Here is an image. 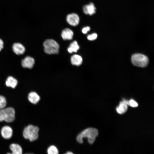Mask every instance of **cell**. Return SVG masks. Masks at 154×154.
<instances>
[{
  "label": "cell",
  "instance_id": "obj_19",
  "mask_svg": "<svg viewBox=\"0 0 154 154\" xmlns=\"http://www.w3.org/2000/svg\"><path fill=\"white\" fill-rule=\"evenodd\" d=\"M7 104L6 100L3 96L0 95V110L5 108Z\"/></svg>",
  "mask_w": 154,
  "mask_h": 154
},
{
  "label": "cell",
  "instance_id": "obj_8",
  "mask_svg": "<svg viewBox=\"0 0 154 154\" xmlns=\"http://www.w3.org/2000/svg\"><path fill=\"white\" fill-rule=\"evenodd\" d=\"M1 134L2 137L4 139H10L13 135V131L11 127L9 126L3 127L1 130Z\"/></svg>",
  "mask_w": 154,
  "mask_h": 154
},
{
  "label": "cell",
  "instance_id": "obj_9",
  "mask_svg": "<svg viewBox=\"0 0 154 154\" xmlns=\"http://www.w3.org/2000/svg\"><path fill=\"white\" fill-rule=\"evenodd\" d=\"M12 48L14 53L18 55L23 54L25 51L24 46L19 43H14L12 46Z\"/></svg>",
  "mask_w": 154,
  "mask_h": 154
},
{
  "label": "cell",
  "instance_id": "obj_6",
  "mask_svg": "<svg viewBox=\"0 0 154 154\" xmlns=\"http://www.w3.org/2000/svg\"><path fill=\"white\" fill-rule=\"evenodd\" d=\"M66 19L67 22L69 25L73 26H76L78 25L80 21L78 16L75 13L68 15Z\"/></svg>",
  "mask_w": 154,
  "mask_h": 154
},
{
  "label": "cell",
  "instance_id": "obj_3",
  "mask_svg": "<svg viewBox=\"0 0 154 154\" xmlns=\"http://www.w3.org/2000/svg\"><path fill=\"white\" fill-rule=\"evenodd\" d=\"M15 112L12 107H8L0 110V122L3 121L11 123L15 119Z\"/></svg>",
  "mask_w": 154,
  "mask_h": 154
},
{
  "label": "cell",
  "instance_id": "obj_15",
  "mask_svg": "<svg viewBox=\"0 0 154 154\" xmlns=\"http://www.w3.org/2000/svg\"><path fill=\"white\" fill-rule=\"evenodd\" d=\"M127 109V105L123 101L121 102L119 105L116 108L117 112L121 114L125 113Z\"/></svg>",
  "mask_w": 154,
  "mask_h": 154
},
{
  "label": "cell",
  "instance_id": "obj_13",
  "mask_svg": "<svg viewBox=\"0 0 154 154\" xmlns=\"http://www.w3.org/2000/svg\"><path fill=\"white\" fill-rule=\"evenodd\" d=\"M17 84V80L12 76H8L5 81V84L7 86L13 88H15Z\"/></svg>",
  "mask_w": 154,
  "mask_h": 154
},
{
  "label": "cell",
  "instance_id": "obj_2",
  "mask_svg": "<svg viewBox=\"0 0 154 154\" xmlns=\"http://www.w3.org/2000/svg\"><path fill=\"white\" fill-rule=\"evenodd\" d=\"M39 129L38 127L29 125L25 127L23 132V135L26 139L32 142L36 140L38 137Z\"/></svg>",
  "mask_w": 154,
  "mask_h": 154
},
{
  "label": "cell",
  "instance_id": "obj_23",
  "mask_svg": "<svg viewBox=\"0 0 154 154\" xmlns=\"http://www.w3.org/2000/svg\"><path fill=\"white\" fill-rule=\"evenodd\" d=\"M3 44L4 43L3 41L0 38V51L3 48Z\"/></svg>",
  "mask_w": 154,
  "mask_h": 154
},
{
  "label": "cell",
  "instance_id": "obj_16",
  "mask_svg": "<svg viewBox=\"0 0 154 154\" xmlns=\"http://www.w3.org/2000/svg\"><path fill=\"white\" fill-rule=\"evenodd\" d=\"M10 148L14 154H21L22 153V149L21 146L17 144L12 143L10 145Z\"/></svg>",
  "mask_w": 154,
  "mask_h": 154
},
{
  "label": "cell",
  "instance_id": "obj_10",
  "mask_svg": "<svg viewBox=\"0 0 154 154\" xmlns=\"http://www.w3.org/2000/svg\"><path fill=\"white\" fill-rule=\"evenodd\" d=\"M84 13L86 15H92L96 12V8L92 3L85 5L83 7Z\"/></svg>",
  "mask_w": 154,
  "mask_h": 154
},
{
  "label": "cell",
  "instance_id": "obj_1",
  "mask_svg": "<svg viewBox=\"0 0 154 154\" xmlns=\"http://www.w3.org/2000/svg\"><path fill=\"white\" fill-rule=\"evenodd\" d=\"M98 134V132L97 129L94 128H88L79 134L77 137L76 140L78 143H83V139L87 138L89 143L92 144Z\"/></svg>",
  "mask_w": 154,
  "mask_h": 154
},
{
  "label": "cell",
  "instance_id": "obj_18",
  "mask_svg": "<svg viewBox=\"0 0 154 154\" xmlns=\"http://www.w3.org/2000/svg\"><path fill=\"white\" fill-rule=\"evenodd\" d=\"M47 153L49 154H58V150L57 148L54 145H51L47 149Z\"/></svg>",
  "mask_w": 154,
  "mask_h": 154
},
{
  "label": "cell",
  "instance_id": "obj_12",
  "mask_svg": "<svg viewBox=\"0 0 154 154\" xmlns=\"http://www.w3.org/2000/svg\"><path fill=\"white\" fill-rule=\"evenodd\" d=\"M28 98L29 102L33 104H36L39 101L40 97L35 92H32L28 94Z\"/></svg>",
  "mask_w": 154,
  "mask_h": 154
},
{
  "label": "cell",
  "instance_id": "obj_24",
  "mask_svg": "<svg viewBox=\"0 0 154 154\" xmlns=\"http://www.w3.org/2000/svg\"><path fill=\"white\" fill-rule=\"evenodd\" d=\"M66 154H72L73 153L71 151H68L66 153Z\"/></svg>",
  "mask_w": 154,
  "mask_h": 154
},
{
  "label": "cell",
  "instance_id": "obj_17",
  "mask_svg": "<svg viewBox=\"0 0 154 154\" xmlns=\"http://www.w3.org/2000/svg\"><path fill=\"white\" fill-rule=\"evenodd\" d=\"M79 48L77 42L74 41L70 44L68 48V51L70 53L76 52L79 49Z\"/></svg>",
  "mask_w": 154,
  "mask_h": 154
},
{
  "label": "cell",
  "instance_id": "obj_21",
  "mask_svg": "<svg viewBox=\"0 0 154 154\" xmlns=\"http://www.w3.org/2000/svg\"><path fill=\"white\" fill-rule=\"evenodd\" d=\"M128 105L133 107H136L138 106V103L134 100L131 99L128 101Z\"/></svg>",
  "mask_w": 154,
  "mask_h": 154
},
{
  "label": "cell",
  "instance_id": "obj_4",
  "mask_svg": "<svg viewBox=\"0 0 154 154\" xmlns=\"http://www.w3.org/2000/svg\"><path fill=\"white\" fill-rule=\"evenodd\" d=\"M43 46L44 52L47 54H56L58 52L59 45L53 39H48L45 40Z\"/></svg>",
  "mask_w": 154,
  "mask_h": 154
},
{
  "label": "cell",
  "instance_id": "obj_14",
  "mask_svg": "<svg viewBox=\"0 0 154 154\" xmlns=\"http://www.w3.org/2000/svg\"><path fill=\"white\" fill-rule=\"evenodd\" d=\"M82 61V57L77 54H74L72 55L71 58V62L73 65L78 66L80 65Z\"/></svg>",
  "mask_w": 154,
  "mask_h": 154
},
{
  "label": "cell",
  "instance_id": "obj_7",
  "mask_svg": "<svg viewBox=\"0 0 154 154\" xmlns=\"http://www.w3.org/2000/svg\"><path fill=\"white\" fill-rule=\"evenodd\" d=\"M35 63L34 59L30 56L25 57L21 61V65L24 68H32Z\"/></svg>",
  "mask_w": 154,
  "mask_h": 154
},
{
  "label": "cell",
  "instance_id": "obj_11",
  "mask_svg": "<svg viewBox=\"0 0 154 154\" xmlns=\"http://www.w3.org/2000/svg\"><path fill=\"white\" fill-rule=\"evenodd\" d=\"M74 33L69 28L64 29L61 33V37L65 40H72L73 37Z\"/></svg>",
  "mask_w": 154,
  "mask_h": 154
},
{
  "label": "cell",
  "instance_id": "obj_22",
  "mask_svg": "<svg viewBox=\"0 0 154 154\" xmlns=\"http://www.w3.org/2000/svg\"><path fill=\"white\" fill-rule=\"evenodd\" d=\"M90 30V28L89 26H87L83 28L82 29V32L84 34H86Z\"/></svg>",
  "mask_w": 154,
  "mask_h": 154
},
{
  "label": "cell",
  "instance_id": "obj_20",
  "mask_svg": "<svg viewBox=\"0 0 154 154\" xmlns=\"http://www.w3.org/2000/svg\"><path fill=\"white\" fill-rule=\"evenodd\" d=\"M97 35L96 33L88 35L87 37V39L90 40H95L97 37Z\"/></svg>",
  "mask_w": 154,
  "mask_h": 154
},
{
  "label": "cell",
  "instance_id": "obj_5",
  "mask_svg": "<svg viewBox=\"0 0 154 154\" xmlns=\"http://www.w3.org/2000/svg\"><path fill=\"white\" fill-rule=\"evenodd\" d=\"M131 60L134 65L139 67H145L147 65L149 62L148 58L146 56L139 53L133 54Z\"/></svg>",
  "mask_w": 154,
  "mask_h": 154
}]
</instances>
